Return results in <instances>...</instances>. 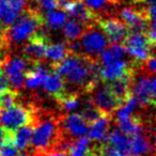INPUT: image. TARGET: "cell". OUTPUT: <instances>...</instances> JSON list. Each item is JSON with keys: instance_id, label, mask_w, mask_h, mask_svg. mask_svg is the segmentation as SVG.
<instances>
[{"instance_id": "cell-1", "label": "cell", "mask_w": 156, "mask_h": 156, "mask_svg": "<svg viewBox=\"0 0 156 156\" xmlns=\"http://www.w3.org/2000/svg\"><path fill=\"white\" fill-rule=\"evenodd\" d=\"M51 66L63 78L65 93H90L101 80L98 61L85 55L69 54Z\"/></svg>"}, {"instance_id": "cell-2", "label": "cell", "mask_w": 156, "mask_h": 156, "mask_svg": "<svg viewBox=\"0 0 156 156\" xmlns=\"http://www.w3.org/2000/svg\"><path fill=\"white\" fill-rule=\"evenodd\" d=\"M65 136L61 127L60 118L48 115L37 118L31 137V155L37 156L50 150L57 149L61 139Z\"/></svg>"}, {"instance_id": "cell-3", "label": "cell", "mask_w": 156, "mask_h": 156, "mask_svg": "<svg viewBox=\"0 0 156 156\" xmlns=\"http://www.w3.org/2000/svg\"><path fill=\"white\" fill-rule=\"evenodd\" d=\"M44 26L43 13L28 5L13 24L5 30L8 47L18 46L27 42Z\"/></svg>"}, {"instance_id": "cell-4", "label": "cell", "mask_w": 156, "mask_h": 156, "mask_svg": "<svg viewBox=\"0 0 156 156\" xmlns=\"http://www.w3.org/2000/svg\"><path fill=\"white\" fill-rule=\"evenodd\" d=\"M130 96L141 107H154L156 98L155 75L135 63L130 74Z\"/></svg>"}, {"instance_id": "cell-5", "label": "cell", "mask_w": 156, "mask_h": 156, "mask_svg": "<svg viewBox=\"0 0 156 156\" xmlns=\"http://www.w3.org/2000/svg\"><path fill=\"white\" fill-rule=\"evenodd\" d=\"M78 54L98 60L100 54L108 46V39L98 23L86 28L80 37L77 40Z\"/></svg>"}, {"instance_id": "cell-6", "label": "cell", "mask_w": 156, "mask_h": 156, "mask_svg": "<svg viewBox=\"0 0 156 156\" xmlns=\"http://www.w3.org/2000/svg\"><path fill=\"white\" fill-rule=\"evenodd\" d=\"M118 17L126 25L129 32L145 33L151 27L155 28V20H151L144 8L139 9L136 5H125L118 8Z\"/></svg>"}, {"instance_id": "cell-7", "label": "cell", "mask_w": 156, "mask_h": 156, "mask_svg": "<svg viewBox=\"0 0 156 156\" xmlns=\"http://www.w3.org/2000/svg\"><path fill=\"white\" fill-rule=\"evenodd\" d=\"M37 120L34 109H29L22 105H13L8 108H0V124L8 130H15L26 124H33Z\"/></svg>"}, {"instance_id": "cell-8", "label": "cell", "mask_w": 156, "mask_h": 156, "mask_svg": "<svg viewBox=\"0 0 156 156\" xmlns=\"http://www.w3.org/2000/svg\"><path fill=\"white\" fill-rule=\"evenodd\" d=\"M154 45L142 32H129L124 41V48L127 55L133 58L136 63H142L154 54Z\"/></svg>"}, {"instance_id": "cell-9", "label": "cell", "mask_w": 156, "mask_h": 156, "mask_svg": "<svg viewBox=\"0 0 156 156\" xmlns=\"http://www.w3.org/2000/svg\"><path fill=\"white\" fill-rule=\"evenodd\" d=\"M28 63L29 62L24 57L20 56H5L1 62L0 67H2L7 74L10 86L17 92H20L24 88L25 72L27 71Z\"/></svg>"}, {"instance_id": "cell-10", "label": "cell", "mask_w": 156, "mask_h": 156, "mask_svg": "<svg viewBox=\"0 0 156 156\" xmlns=\"http://www.w3.org/2000/svg\"><path fill=\"white\" fill-rule=\"evenodd\" d=\"M91 101L93 105L103 113V115L112 117L115 111L121 103L117 100L107 83H98L93 89L91 90Z\"/></svg>"}, {"instance_id": "cell-11", "label": "cell", "mask_w": 156, "mask_h": 156, "mask_svg": "<svg viewBox=\"0 0 156 156\" xmlns=\"http://www.w3.org/2000/svg\"><path fill=\"white\" fill-rule=\"evenodd\" d=\"M48 44L47 33L42 27L27 43L23 46V55L24 58L31 64L43 62L45 56V49Z\"/></svg>"}, {"instance_id": "cell-12", "label": "cell", "mask_w": 156, "mask_h": 156, "mask_svg": "<svg viewBox=\"0 0 156 156\" xmlns=\"http://www.w3.org/2000/svg\"><path fill=\"white\" fill-rule=\"evenodd\" d=\"M98 26L105 33L109 42L115 44H122L129 34V30L126 25L115 16H105L98 20Z\"/></svg>"}, {"instance_id": "cell-13", "label": "cell", "mask_w": 156, "mask_h": 156, "mask_svg": "<svg viewBox=\"0 0 156 156\" xmlns=\"http://www.w3.org/2000/svg\"><path fill=\"white\" fill-rule=\"evenodd\" d=\"M27 5L28 0H0V29L9 28Z\"/></svg>"}, {"instance_id": "cell-14", "label": "cell", "mask_w": 156, "mask_h": 156, "mask_svg": "<svg viewBox=\"0 0 156 156\" xmlns=\"http://www.w3.org/2000/svg\"><path fill=\"white\" fill-rule=\"evenodd\" d=\"M134 64V61L130 62L126 58L115 61V62L106 65H100L98 73H100L101 80L105 81V83H109V81H112L115 79L128 75L133 71Z\"/></svg>"}, {"instance_id": "cell-15", "label": "cell", "mask_w": 156, "mask_h": 156, "mask_svg": "<svg viewBox=\"0 0 156 156\" xmlns=\"http://www.w3.org/2000/svg\"><path fill=\"white\" fill-rule=\"evenodd\" d=\"M60 123L63 133L73 139L88 134V124L79 113L71 112L60 117Z\"/></svg>"}, {"instance_id": "cell-16", "label": "cell", "mask_w": 156, "mask_h": 156, "mask_svg": "<svg viewBox=\"0 0 156 156\" xmlns=\"http://www.w3.org/2000/svg\"><path fill=\"white\" fill-rule=\"evenodd\" d=\"M62 8L65 11V13L71 16V18L81 23L85 26L95 24L98 20V18L92 13L91 10L85 5L83 0H76V1L63 5Z\"/></svg>"}, {"instance_id": "cell-17", "label": "cell", "mask_w": 156, "mask_h": 156, "mask_svg": "<svg viewBox=\"0 0 156 156\" xmlns=\"http://www.w3.org/2000/svg\"><path fill=\"white\" fill-rule=\"evenodd\" d=\"M31 65L32 66L25 72L24 87L28 88L29 90H37L43 87L44 81L52 66L51 64L50 66H47L43 62L34 63Z\"/></svg>"}, {"instance_id": "cell-18", "label": "cell", "mask_w": 156, "mask_h": 156, "mask_svg": "<svg viewBox=\"0 0 156 156\" xmlns=\"http://www.w3.org/2000/svg\"><path fill=\"white\" fill-rule=\"evenodd\" d=\"M111 117L106 115H102L100 118L90 123V127H88V134L91 140L96 141L98 143H103L107 141L109 130H110Z\"/></svg>"}, {"instance_id": "cell-19", "label": "cell", "mask_w": 156, "mask_h": 156, "mask_svg": "<svg viewBox=\"0 0 156 156\" xmlns=\"http://www.w3.org/2000/svg\"><path fill=\"white\" fill-rule=\"evenodd\" d=\"M43 89L46 94L52 96L56 101L65 94V83L63 78L54 69H50L43 83Z\"/></svg>"}, {"instance_id": "cell-20", "label": "cell", "mask_w": 156, "mask_h": 156, "mask_svg": "<svg viewBox=\"0 0 156 156\" xmlns=\"http://www.w3.org/2000/svg\"><path fill=\"white\" fill-rule=\"evenodd\" d=\"M153 143L144 132L130 136V149L128 156H147L149 154H153Z\"/></svg>"}, {"instance_id": "cell-21", "label": "cell", "mask_w": 156, "mask_h": 156, "mask_svg": "<svg viewBox=\"0 0 156 156\" xmlns=\"http://www.w3.org/2000/svg\"><path fill=\"white\" fill-rule=\"evenodd\" d=\"M83 1L98 20L105 16H110L121 5L117 0H83Z\"/></svg>"}, {"instance_id": "cell-22", "label": "cell", "mask_w": 156, "mask_h": 156, "mask_svg": "<svg viewBox=\"0 0 156 156\" xmlns=\"http://www.w3.org/2000/svg\"><path fill=\"white\" fill-rule=\"evenodd\" d=\"M130 74H132V72L128 75L107 83L109 86V89L111 90L113 95L117 98V100L121 104L130 96Z\"/></svg>"}, {"instance_id": "cell-23", "label": "cell", "mask_w": 156, "mask_h": 156, "mask_svg": "<svg viewBox=\"0 0 156 156\" xmlns=\"http://www.w3.org/2000/svg\"><path fill=\"white\" fill-rule=\"evenodd\" d=\"M126 57H127V52H126L124 46H122V44L112 43L101 52L98 61L100 65H106L115 62V61L126 59Z\"/></svg>"}, {"instance_id": "cell-24", "label": "cell", "mask_w": 156, "mask_h": 156, "mask_svg": "<svg viewBox=\"0 0 156 156\" xmlns=\"http://www.w3.org/2000/svg\"><path fill=\"white\" fill-rule=\"evenodd\" d=\"M109 144L115 147L117 150H119L121 153H123L125 156L129 155L130 149V136H127L123 132L115 127V129H110L107 138Z\"/></svg>"}, {"instance_id": "cell-25", "label": "cell", "mask_w": 156, "mask_h": 156, "mask_svg": "<svg viewBox=\"0 0 156 156\" xmlns=\"http://www.w3.org/2000/svg\"><path fill=\"white\" fill-rule=\"evenodd\" d=\"M33 124H26L13 130V144L20 151H26L31 142Z\"/></svg>"}, {"instance_id": "cell-26", "label": "cell", "mask_w": 156, "mask_h": 156, "mask_svg": "<svg viewBox=\"0 0 156 156\" xmlns=\"http://www.w3.org/2000/svg\"><path fill=\"white\" fill-rule=\"evenodd\" d=\"M71 54L69 47L64 43H54V44H47L45 49V56L44 59L47 61H50L51 64L59 62L63 60L67 55Z\"/></svg>"}, {"instance_id": "cell-27", "label": "cell", "mask_w": 156, "mask_h": 156, "mask_svg": "<svg viewBox=\"0 0 156 156\" xmlns=\"http://www.w3.org/2000/svg\"><path fill=\"white\" fill-rule=\"evenodd\" d=\"M44 24L49 27L52 30H59L63 27L65 20H67V16L65 11L60 8L58 9H52L46 11V14H43Z\"/></svg>"}, {"instance_id": "cell-28", "label": "cell", "mask_w": 156, "mask_h": 156, "mask_svg": "<svg viewBox=\"0 0 156 156\" xmlns=\"http://www.w3.org/2000/svg\"><path fill=\"white\" fill-rule=\"evenodd\" d=\"M92 150L91 139L89 137L81 136L77 140H73L71 147L67 150L69 156H88Z\"/></svg>"}, {"instance_id": "cell-29", "label": "cell", "mask_w": 156, "mask_h": 156, "mask_svg": "<svg viewBox=\"0 0 156 156\" xmlns=\"http://www.w3.org/2000/svg\"><path fill=\"white\" fill-rule=\"evenodd\" d=\"M88 26H85L81 23L77 22V20L69 18L66 20L63 25V34L66 37L67 42L76 41L80 37V35L83 33Z\"/></svg>"}, {"instance_id": "cell-30", "label": "cell", "mask_w": 156, "mask_h": 156, "mask_svg": "<svg viewBox=\"0 0 156 156\" xmlns=\"http://www.w3.org/2000/svg\"><path fill=\"white\" fill-rule=\"evenodd\" d=\"M58 104L60 106L61 110L64 113H71L77 110L81 106L80 95L74 93H65L62 98H60L58 101Z\"/></svg>"}, {"instance_id": "cell-31", "label": "cell", "mask_w": 156, "mask_h": 156, "mask_svg": "<svg viewBox=\"0 0 156 156\" xmlns=\"http://www.w3.org/2000/svg\"><path fill=\"white\" fill-rule=\"evenodd\" d=\"M79 115L87 122V124H90L93 121H95L98 118H100L103 113L94 106L91 98H89V100L85 101L83 104H81V111Z\"/></svg>"}, {"instance_id": "cell-32", "label": "cell", "mask_w": 156, "mask_h": 156, "mask_svg": "<svg viewBox=\"0 0 156 156\" xmlns=\"http://www.w3.org/2000/svg\"><path fill=\"white\" fill-rule=\"evenodd\" d=\"M18 98V92L15 90H7L0 93V108H8L16 104V100Z\"/></svg>"}, {"instance_id": "cell-33", "label": "cell", "mask_w": 156, "mask_h": 156, "mask_svg": "<svg viewBox=\"0 0 156 156\" xmlns=\"http://www.w3.org/2000/svg\"><path fill=\"white\" fill-rule=\"evenodd\" d=\"M29 2H31V5L34 9L39 10L40 12L48 11V10L52 9H58L59 5L57 0H29Z\"/></svg>"}, {"instance_id": "cell-34", "label": "cell", "mask_w": 156, "mask_h": 156, "mask_svg": "<svg viewBox=\"0 0 156 156\" xmlns=\"http://www.w3.org/2000/svg\"><path fill=\"white\" fill-rule=\"evenodd\" d=\"M18 150L12 141H7L0 145V156H17Z\"/></svg>"}, {"instance_id": "cell-35", "label": "cell", "mask_w": 156, "mask_h": 156, "mask_svg": "<svg viewBox=\"0 0 156 156\" xmlns=\"http://www.w3.org/2000/svg\"><path fill=\"white\" fill-rule=\"evenodd\" d=\"M10 89V83L8 79V76L2 67H0V93L7 91Z\"/></svg>"}, {"instance_id": "cell-36", "label": "cell", "mask_w": 156, "mask_h": 156, "mask_svg": "<svg viewBox=\"0 0 156 156\" xmlns=\"http://www.w3.org/2000/svg\"><path fill=\"white\" fill-rule=\"evenodd\" d=\"M7 141L13 142V132L8 130L2 126H0V145L7 142Z\"/></svg>"}, {"instance_id": "cell-37", "label": "cell", "mask_w": 156, "mask_h": 156, "mask_svg": "<svg viewBox=\"0 0 156 156\" xmlns=\"http://www.w3.org/2000/svg\"><path fill=\"white\" fill-rule=\"evenodd\" d=\"M37 156H69V154H67V152L62 151V150L54 149V150H50V151H47V152H45V153L41 154V155H37Z\"/></svg>"}, {"instance_id": "cell-38", "label": "cell", "mask_w": 156, "mask_h": 156, "mask_svg": "<svg viewBox=\"0 0 156 156\" xmlns=\"http://www.w3.org/2000/svg\"><path fill=\"white\" fill-rule=\"evenodd\" d=\"M98 145L100 143H98L96 145H92V150L90 152V154L88 156H100V152H98Z\"/></svg>"}, {"instance_id": "cell-39", "label": "cell", "mask_w": 156, "mask_h": 156, "mask_svg": "<svg viewBox=\"0 0 156 156\" xmlns=\"http://www.w3.org/2000/svg\"><path fill=\"white\" fill-rule=\"evenodd\" d=\"M57 1H58L59 8L62 9L63 5H67V3H69V2H73V1H76V0H57Z\"/></svg>"}, {"instance_id": "cell-40", "label": "cell", "mask_w": 156, "mask_h": 156, "mask_svg": "<svg viewBox=\"0 0 156 156\" xmlns=\"http://www.w3.org/2000/svg\"><path fill=\"white\" fill-rule=\"evenodd\" d=\"M17 156H32V155H31V154L29 155V154H26V153H20Z\"/></svg>"}, {"instance_id": "cell-41", "label": "cell", "mask_w": 156, "mask_h": 156, "mask_svg": "<svg viewBox=\"0 0 156 156\" xmlns=\"http://www.w3.org/2000/svg\"><path fill=\"white\" fill-rule=\"evenodd\" d=\"M117 1L121 5L122 2H126V1H130V0H117Z\"/></svg>"}]
</instances>
